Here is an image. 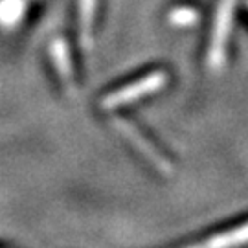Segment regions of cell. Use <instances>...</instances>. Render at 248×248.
Returning <instances> with one entry per match:
<instances>
[{
	"label": "cell",
	"instance_id": "6da1fadb",
	"mask_svg": "<svg viewBox=\"0 0 248 248\" xmlns=\"http://www.w3.org/2000/svg\"><path fill=\"white\" fill-rule=\"evenodd\" d=\"M235 4H237V0H219V6H217L212 41H210V48H208V66L213 72L221 70L226 62V45H228V37L232 31Z\"/></svg>",
	"mask_w": 248,
	"mask_h": 248
},
{
	"label": "cell",
	"instance_id": "7a4b0ae2",
	"mask_svg": "<svg viewBox=\"0 0 248 248\" xmlns=\"http://www.w3.org/2000/svg\"><path fill=\"white\" fill-rule=\"evenodd\" d=\"M168 83V74L166 72H153L149 76H145L142 79H138L136 83H131L124 89L116 90L112 94H108L103 98L101 101V107L105 110H114L118 107L129 105L133 101H138L142 99L143 96H149V94H155L158 92L164 85Z\"/></svg>",
	"mask_w": 248,
	"mask_h": 248
},
{
	"label": "cell",
	"instance_id": "3957f363",
	"mask_svg": "<svg viewBox=\"0 0 248 248\" xmlns=\"http://www.w3.org/2000/svg\"><path fill=\"white\" fill-rule=\"evenodd\" d=\"M114 125H116V129L124 134L125 138L133 143L134 147L140 151L143 156L149 160L151 164L158 169V171L166 173V175L171 173V164L168 162V158H166V156H164V155H162V153H160V151L156 149V147H155V145H153V143H151L149 140L136 129V127H133V125L129 124L127 120H124V118H116Z\"/></svg>",
	"mask_w": 248,
	"mask_h": 248
},
{
	"label": "cell",
	"instance_id": "277c9868",
	"mask_svg": "<svg viewBox=\"0 0 248 248\" xmlns=\"http://www.w3.org/2000/svg\"><path fill=\"white\" fill-rule=\"evenodd\" d=\"M248 245V222L235 226L228 232L217 233L210 239L202 241L199 245H191L187 248H239Z\"/></svg>",
	"mask_w": 248,
	"mask_h": 248
},
{
	"label": "cell",
	"instance_id": "5b68a950",
	"mask_svg": "<svg viewBox=\"0 0 248 248\" xmlns=\"http://www.w3.org/2000/svg\"><path fill=\"white\" fill-rule=\"evenodd\" d=\"M50 57L55 66V70L59 74L66 85H72V59H70V50L68 45L62 39H55L50 45Z\"/></svg>",
	"mask_w": 248,
	"mask_h": 248
},
{
	"label": "cell",
	"instance_id": "8992f818",
	"mask_svg": "<svg viewBox=\"0 0 248 248\" xmlns=\"http://www.w3.org/2000/svg\"><path fill=\"white\" fill-rule=\"evenodd\" d=\"M98 0H79V31L81 43L85 50L92 48V33H94V17H96Z\"/></svg>",
	"mask_w": 248,
	"mask_h": 248
},
{
	"label": "cell",
	"instance_id": "52a82bcc",
	"mask_svg": "<svg viewBox=\"0 0 248 248\" xmlns=\"http://www.w3.org/2000/svg\"><path fill=\"white\" fill-rule=\"evenodd\" d=\"M26 9V0H0V26L11 30L20 24Z\"/></svg>",
	"mask_w": 248,
	"mask_h": 248
},
{
	"label": "cell",
	"instance_id": "ba28073f",
	"mask_svg": "<svg viewBox=\"0 0 248 248\" xmlns=\"http://www.w3.org/2000/svg\"><path fill=\"white\" fill-rule=\"evenodd\" d=\"M199 11L195 8H189V6H180V8L171 9L169 13V22L173 26H193L195 22H199Z\"/></svg>",
	"mask_w": 248,
	"mask_h": 248
}]
</instances>
